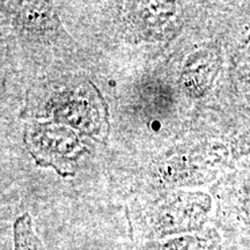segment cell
Segmentation results:
<instances>
[{"mask_svg":"<svg viewBox=\"0 0 250 250\" xmlns=\"http://www.w3.org/2000/svg\"><path fill=\"white\" fill-rule=\"evenodd\" d=\"M143 250H213V245L206 237L187 235L148 242Z\"/></svg>","mask_w":250,"mask_h":250,"instance_id":"cell-8","label":"cell"},{"mask_svg":"<svg viewBox=\"0 0 250 250\" xmlns=\"http://www.w3.org/2000/svg\"><path fill=\"white\" fill-rule=\"evenodd\" d=\"M217 56L202 51L188 61L181 76V85L189 95H202L210 86L217 68Z\"/></svg>","mask_w":250,"mask_h":250,"instance_id":"cell-5","label":"cell"},{"mask_svg":"<svg viewBox=\"0 0 250 250\" xmlns=\"http://www.w3.org/2000/svg\"><path fill=\"white\" fill-rule=\"evenodd\" d=\"M14 20L21 29L45 34L59 27L57 15L50 2H14Z\"/></svg>","mask_w":250,"mask_h":250,"instance_id":"cell-4","label":"cell"},{"mask_svg":"<svg viewBox=\"0 0 250 250\" xmlns=\"http://www.w3.org/2000/svg\"><path fill=\"white\" fill-rule=\"evenodd\" d=\"M14 250H45L34 229L33 219L28 213L19 215L13 225Z\"/></svg>","mask_w":250,"mask_h":250,"instance_id":"cell-7","label":"cell"},{"mask_svg":"<svg viewBox=\"0 0 250 250\" xmlns=\"http://www.w3.org/2000/svg\"><path fill=\"white\" fill-rule=\"evenodd\" d=\"M208 208V198L198 193L180 192L166 197L145 215V232L166 236L201 226Z\"/></svg>","mask_w":250,"mask_h":250,"instance_id":"cell-1","label":"cell"},{"mask_svg":"<svg viewBox=\"0 0 250 250\" xmlns=\"http://www.w3.org/2000/svg\"><path fill=\"white\" fill-rule=\"evenodd\" d=\"M55 115L57 120L96 138L107 132L105 108L94 87H83L68 94L56 109Z\"/></svg>","mask_w":250,"mask_h":250,"instance_id":"cell-3","label":"cell"},{"mask_svg":"<svg viewBox=\"0 0 250 250\" xmlns=\"http://www.w3.org/2000/svg\"><path fill=\"white\" fill-rule=\"evenodd\" d=\"M27 137L31 154L36 160L52 165L58 170L70 167L80 155V140L68 127L40 124L31 126Z\"/></svg>","mask_w":250,"mask_h":250,"instance_id":"cell-2","label":"cell"},{"mask_svg":"<svg viewBox=\"0 0 250 250\" xmlns=\"http://www.w3.org/2000/svg\"><path fill=\"white\" fill-rule=\"evenodd\" d=\"M131 14L133 22L144 31L160 30L167 21L174 17L176 12L175 2L142 1L131 4Z\"/></svg>","mask_w":250,"mask_h":250,"instance_id":"cell-6","label":"cell"}]
</instances>
